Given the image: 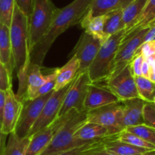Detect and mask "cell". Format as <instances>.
I'll list each match as a JSON object with an SVG mask.
<instances>
[{
	"label": "cell",
	"instance_id": "1",
	"mask_svg": "<svg viewBox=\"0 0 155 155\" xmlns=\"http://www.w3.org/2000/svg\"><path fill=\"white\" fill-rule=\"evenodd\" d=\"M92 0H74L71 3L58 11L45 37L31 53V63L42 65L50 47L59 35L68 28L81 23L87 15Z\"/></svg>",
	"mask_w": 155,
	"mask_h": 155
},
{
	"label": "cell",
	"instance_id": "2",
	"mask_svg": "<svg viewBox=\"0 0 155 155\" xmlns=\"http://www.w3.org/2000/svg\"><path fill=\"white\" fill-rule=\"evenodd\" d=\"M10 38L15 70L18 79V91L16 95L21 101L26 91L27 76L31 64L29 18L16 5H15L12 21L10 26Z\"/></svg>",
	"mask_w": 155,
	"mask_h": 155
},
{
	"label": "cell",
	"instance_id": "3",
	"mask_svg": "<svg viewBox=\"0 0 155 155\" xmlns=\"http://www.w3.org/2000/svg\"><path fill=\"white\" fill-rule=\"evenodd\" d=\"M126 29H123L110 36L104 42L94 59L87 69L92 83L105 81L110 74V65L122 44Z\"/></svg>",
	"mask_w": 155,
	"mask_h": 155
},
{
	"label": "cell",
	"instance_id": "4",
	"mask_svg": "<svg viewBox=\"0 0 155 155\" xmlns=\"http://www.w3.org/2000/svg\"><path fill=\"white\" fill-rule=\"evenodd\" d=\"M86 115L87 111H83L78 112L71 116L56 134L51 142L41 155H56L69 149L91 142L78 140L74 136L76 131L87 123Z\"/></svg>",
	"mask_w": 155,
	"mask_h": 155
},
{
	"label": "cell",
	"instance_id": "5",
	"mask_svg": "<svg viewBox=\"0 0 155 155\" xmlns=\"http://www.w3.org/2000/svg\"><path fill=\"white\" fill-rule=\"evenodd\" d=\"M58 11L52 0H34L33 12L29 18V44L31 53L45 37Z\"/></svg>",
	"mask_w": 155,
	"mask_h": 155
},
{
	"label": "cell",
	"instance_id": "6",
	"mask_svg": "<svg viewBox=\"0 0 155 155\" xmlns=\"http://www.w3.org/2000/svg\"><path fill=\"white\" fill-rule=\"evenodd\" d=\"M105 81V87L113 92L120 101L140 97L130 64L120 71L110 74Z\"/></svg>",
	"mask_w": 155,
	"mask_h": 155
},
{
	"label": "cell",
	"instance_id": "7",
	"mask_svg": "<svg viewBox=\"0 0 155 155\" xmlns=\"http://www.w3.org/2000/svg\"><path fill=\"white\" fill-rule=\"evenodd\" d=\"M54 91L32 100L22 101V109L16 126V135L20 138L28 136L30 131L38 119L46 102Z\"/></svg>",
	"mask_w": 155,
	"mask_h": 155
},
{
	"label": "cell",
	"instance_id": "8",
	"mask_svg": "<svg viewBox=\"0 0 155 155\" xmlns=\"http://www.w3.org/2000/svg\"><path fill=\"white\" fill-rule=\"evenodd\" d=\"M91 83L87 71L76 77L64 98L58 117L63 116L73 109L78 112L85 111L84 108V101L88 91V87Z\"/></svg>",
	"mask_w": 155,
	"mask_h": 155
},
{
	"label": "cell",
	"instance_id": "9",
	"mask_svg": "<svg viewBox=\"0 0 155 155\" xmlns=\"http://www.w3.org/2000/svg\"><path fill=\"white\" fill-rule=\"evenodd\" d=\"M86 120L87 123H97L110 128L117 133L125 130L120 101L88 110L86 115Z\"/></svg>",
	"mask_w": 155,
	"mask_h": 155
},
{
	"label": "cell",
	"instance_id": "10",
	"mask_svg": "<svg viewBox=\"0 0 155 155\" xmlns=\"http://www.w3.org/2000/svg\"><path fill=\"white\" fill-rule=\"evenodd\" d=\"M76 113H78V111L74 109L70 110L63 116L57 117L48 126L32 135L26 155H41L50 144L59 129Z\"/></svg>",
	"mask_w": 155,
	"mask_h": 155
},
{
	"label": "cell",
	"instance_id": "11",
	"mask_svg": "<svg viewBox=\"0 0 155 155\" xmlns=\"http://www.w3.org/2000/svg\"><path fill=\"white\" fill-rule=\"evenodd\" d=\"M74 79L61 90L53 91L48 101L46 102L38 119L34 123L31 130L30 131L28 136L31 137L35 133L38 132L39 131L42 130L43 129L51 124L57 118L59 112L60 110L61 107H62V103H63L64 98H65L68 89L71 87Z\"/></svg>",
	"mask_w": 155,
	"mask_h": 155
},
{
	"label": "cell",
	"instance_id": "12",
	"mask_svg": "<svg viewBox=\"0 0 155 155\" xmlns=\"http://www.w3.org/2000/svg\"><path fill=\"white\" fill-rule=\"evenodd\" d=\"M149 28L150 27L140 30L129 41L121 44L110 65V75L120 71L131 63L135 56L137 50L144 43V37Z\"/></svg>",
	"mask_w": 155,
	"mask_h": 155
},
{
	"label": "cell",
	"instance_id": "13",
	"mask_svg": "<svg viewBox=\"0 0 155 155\" xmlns=\"http://www.w3.org/2000/svg\"><path fill=\"white\" fill-rule=\"evenodd\" d=\"M101 45L102 43L99 40L94 38L87 33L84 32L81 34L74 50L71 52L72 56H76L80 62L78 75L87 71Z\"/></svg>",
	"mask_w": 155,
	"mask_h": 155
},
{
	"label": "cell",
	"instance_id": "14",
	"mask_svg": "<svg viewBox=\"0 0 155 155\" xmlns=\"http://www.w3.org/2000/svg\"><path fill=\"white\" fill-rule=\"evenodd\" d=\"M5 94L6 99L2 114V131L5 135H8L15 130L22 109V101L18 99L12 88L5 91Z\"/></svg>",
	"mask_w": 155,
	"mask_h": 155
},
{
	"label": "cell",
	"instance_id": "15",
	"mask_svg": "<svg viewBox=\"0 0 155 155\" xmlns=\"http://www.w3.org/2000/svg\"><path fill=\"white\" fill-rule=\"evenodd\" d=\"M120 102L123 112V124L125 129L131 126L144 124L143 112L147 102L140 97L125 100Z\"/></svg>",
	"mask_w": 155,
	"mask_h": 155
},
{
	"label": "cell",
	"instance_id": "16",
	"mask_svg": "<svg viewBox=\"0 0 155 155\" xmlns=\"http://www.w3.org/2000/svg\"><path fill=\"white\" fill-rule=\"evenodd\" d=\"M119 101L117 97L105 86L102 87L96 83H91L88 87L84 108L85 111H88Z\"/></svg>",
	"mask_w": 155,
	"mask_h": 155
},
{
	"label": "cell",
	"instance_id": "17",
	"mask_svg": "<svg viewBox=\"0 0 155 155\" xmlns=\"http://www.w3.org/2000/svg\"><path fill=\"white\" fill-rule=\"evenodd\" d=\"M41 67L42 65H37V64H30L28 76H27L26 91L21 101L25 100L34 99V95L37 89L44 85L51 78L56 75V68H54L50 74L44 75L41 71Z\"/></svg>",
	"mask_w": 155,
	"mask_h": 155
},
{
	"label": "cell",
	"instance_id": "18",
	"mask_svg": "<svg viewBox=\"0 0 155 155\" xmlns=\"http://www.w3.org/2000/svg\"><path fill=\"white\" fill-rule=\"evenodd\" d=\"M118 134L116 131L94 123H85L76 131L74 138L84 141L105 139Z\"/></svg>",
	"mask_w": 155,
	"mask_h": 155
},
{
	"label": "cell",
	"instance_id": "19",
	"mask_svg": "<svg viewBox=\"0 0 155 155\" xmlns=\"http://www.w3.org/2000/svg\"><path fill=\"white\" fill-rule=\"evenodd\" d=\"M155 21V0H148L145 8L132 26L126 31L122 44L129 41L138 31L144 28L151 26Z\"/></svg>",
	"mask_w": 155,
	"mask_h": 155
},
{
	"label": "cell",
	"instance_id": "20",
	"mask_svg": "<svg viewBox=\"0 0 155 155\" xmlns=\"http://www.w3.org/2000/svg\"><path fill=\"white\" fill-rule=\"evenodd\" d=\"M79 66V60L76 58V56H72L65 65L61 68H56L55 91L65 87L77 77Z\"/></svg>",
	"mask_w": 155,
	"mask_h": 155
},
{
	"label": "cell",
	"instance_id": "21",
	"mask_svg": "<svg viewBox=\"0 0 155 155\" xmlns=\"http://www.w3.org/2000/svg\"><path fill=\"white\" fill-rule=\"evenodd\" d=\"M0 60L12 74L15 70L14 59L12 50L10 28L0 23Z\"/></svg>",
	"mask_w": 155,
	"mask_h": 155
},
{
	"label": "cell",
	"instance_id": "22",
	"mask_svg": "<svg viewBox=\"0 0 155 155\" xmlns=\"http://www.w3.org/2000/svg\"><path fill=\"white\" fill-rule=\"evenodd\" d=\"M104 24L105 15L93 17L88 12L81 21V25L84 29V32L99 40L102 44L109 38L104 33Z\"/></svg>",
	"mask_w": 155,
	"mask_h": 155
},
{
	"label": "cell",
	"instance_id": "23",
	"mask_svg": "<svg viewBox=\"0 0 155 155\" xmlns=\"http://www.w3.org/2000/svg\"><path fill=\"white\" fill-rule=\"evenodd\" d=\"M115 135L109 138L104 142V148L112 153H114L117 155H141L148 150H151L136 147L128 143L115 139Z\"/></svg>",
	"mask_w": 155,
	"mask_h": 155
},
{
	"label": "cell",
	"instance_id": "24",
	"mask_svg": "<svg viewBox=\"0 0 155 155\" xmlns=\"http://www.w3.org/2000/svg\"><path fill=\"white\" fill-rule=\"evenodd\" d=\"M147 2L148 0H133L123 9L122 21L123 29L127 31L132 26L144 9Z\"/></svg>",
	"mask_w": 155,
	"mask_h": 155
},
{
	"label": "cell",
	"instance_id": "25",
	"mask_svg": "<svg viewBox=\"0 0 155 155\" xmlns=\"http://www.w3.org/2000/svg\"><path fill=\"white\" fill-rule=\"evenodd\" d=\"M8 142L5 145L4 155H26L27 150L31 142V137L20 138L13 132L9 134Z\"/></svg>",
	"mask_w": 155,
	"mask_h": 155
},
{
	"label": "cell",
	"instance_id": "26",
	"mask_svg": "<svg viewBox=\"0 0 155 155\" xmlns=\"http://www.w3.org/2000/svg\"><path fill=\"white\" fill-rule=\"evenodd\" d=\"M116 9H123V0H92L88 13L95 17Z\"/></svg>",
	"mask_w": 155,
	"mask_h": 155
},
{
	"label": "cell",
	"instance_id": "27",
	"mask_svg": "<svg viewBox=\"0 0 155 155\" xmlns=\"http://www.w3.org/2000/svg\"><path fill=\"white\" fill-rule=\"evenodd\" d=\"M123 9H116L105 15L104 33L107 37L123 30Z\"/></svg>",
	"mask_w": 155,
	"mask_h": 155
},
{
	"label": "cell",
	"instance_id": "28",
	"mask_svg": "<svg viewBox=\"0 0 155 155\" xmlns=\"http://www.w3.org/2000/svg\"><path fill=\"white\" fill-rule=\"evenodd\" d=\"M135 80L140 98L147 103H153L155 97V81L142 76H135Z\"/></svg>",
	"mask_w": 155,
	"mask_h": 155
},
{
	"label": "cell",
	"instance_id": "29",
	"mask_svg": "<svg viewBox=\"0 0 155 155\" xmlns=\"http://www.w3.org/2000/svg\"><path fill=\"white\" fill-rule=\"evenodd\" d=\"M115 139L128 143V144L136 146V147H142V148H146L148 150H155V145L147 142L146 141L135 135V134L128 132L126 129L116 134L115 135Z\"/></svg>",
	"mask_w": 155,
	"mask_h": 155
},
{
	"label": "cell",
	"instance_id": "30",
	"mask_svg": "<svg viewBox=\"0 0 155 155\" xmlns=\"http://www.w3.org/2000/svg\"><path fill=\"white\" fill-rule=\"evenodd\" d=\"M126 130L144 140L147 142L155 145V129L150 127L145 124L131 126L126 128Z\"/></svg>",
	"mask_w": 155,
	"mask_h": 155
},
{
	"label": "cell",
	"instance_id": "31",
	"mask_svg": "<svg viewBox=\"0 0 155 155\" xmlns=\"http://www.w3.org/2000/svg\"><path fill=\"white\" fill-rule=\"evenodd\" d=\"M15 5V0H0V23L10 28Z\"/></svg>",
	"mask_w": 155,
	"mask_h": 155
},
{
	"label": "cell",
	"instance_id": "32",
	"mask_svg": "<svg viewBox=\"0 0 155 155\" xmlns=\"http://www.w3.org/2000/svg\"><path fill=\"white\" fill-rule=\"evenodd\" d=\"M109 138H110V137H109ZM109 138H105V139L91 141V142L87 143V144H83V145L81 146H78V147H74V148L65 150V151L59 153L56 155H83L84 153H85L86 152L89 151V150H92V149L95 148V147H99V146L102 145L104 143V141L107 139H108Z\"/></svg>",
	"mask_w": 155,
	"mask_h": 155
},
{
	"label": "cell",
	"instance_id": "33",
	"mask_svg": "<svg viewBox=\"0 0 155 155\" xmlns=\"http://www.w3.org/2000/svg\"><path fill=\"white\" fill-rule=\"evenodd\" d=\"M12 74L0 60V89L4 91H7L12 88Z\"/></svg>",
	"mask_w": 155,
	"mask_h": 155
},
{
	"label": "cell",
	"instance_id": "34",
	"mask_svg": "<svg viewBox=\"0 0 155 155\" xmlns=\"http://www.w3.org/2000/svg\"><path fill=\"white\" fill-rule=\"evenodd\" d=\"M144 124L155 129V104L146 103L143 112Z\"/></svg>",
	"mask_w": 155,
	"mask_h": 155
},
{
	"label": "cell",
	"instance_id": "35",
	"mask_svg": "<svg viewBox=\"0 0 155 155\" xmlns=\"http://www.w3.org/2000/svg\"><path fill=\"white\" fill-rule=\"evenodd\" d=\"M138 54L142 55L144 59L155 56V41L143 43L137 50L135 56Z\"/></svg>",
	"mask_w": 155,
	"mask_h": 155
},
{
	"label": "cell",
	"instance_id": "36",
	"mask_svg": "<svg viewBox=\"0 0 155 155\" xmlns=\"http://www.w3.org/2000/svg\"><path fill=\"white\" fill-rule=\"evenodd\" d=\"M56 75L51 78L48 81H47L44 85H42L41 87H39L37 89V91L35 92V94L34 95V99L39 97L43 96V95L47 94L54 91L55 85H56Z\"/></svg>",
	"mask_w": 155,
	"mask_h": 155
},
{
	"label": "cell",
	"instance_id": "37",
	"mask_svg": "<svg viewBox=\"0 0 155 155\" xmlns=\"http://www.w3.org/2000/svg\"><path fill=\"white\" fill-rule=\"evenodd\" d=\"M18 8L29 18L33 12L34 0H15Z\"/></svg>",
	"mask_w": 155,
	"mask_h": 155
},
{
	"label": "cell",
	"instance_id": "38",
	"mask_svg": "<svg viewBox=\"0 0 155 155\" xmlns=\"http://www.w3.org/2000/svg\"><path fill=\"white\" fill-rule=\"evenodd\" d=\"M144 58L142 55L138 54L134 57L132 61L130 63L131 70L135 76H141V66H142L143 62L144 61Z\"/></svg>",
	"mask_w": 155,
	"mask_h": 155
},
{
	"label": "cell",
	"instance_id": "39",
	"mask_svg": "<svg viewBox=\"0 0 155 155\" xmlns=\"http://www.w3.org/2000/svg\"><path fill=\"white\" fill-rule=\"evenodd\" d=\"M104 142H105V141H104ZM83 155H117V154H116V153H112V152L106 150V149L104 148V143L102 145L99 146V147H95V148L86 152V153H84Z\"/></svg>",
	"mask_w": 155,
	"mask_h": 155
},
{
	"label": "cell",
	"instance_id": "40",
	"mask_svg": "<svg viewBox=\"0 0 155 155\" xmlns=\"http://www.w3.org/2000/svg\"><path fill=\"white\" fill-rule=\"evenodd\" d=\"M145 59H147L150 66V79L155 81V56H150Z\"/></svg>",
	"mask_w": 155,
	"mask_h": 155
},
{
	"label": "cell",
	"instance_id": "41",
	"mask_svg": "<svg viewBox=\"0 0 155 155\" xmlns=\"http://www.w3.org/2000/svg\"><path fill=\"white\" fill-rule=\"evenodd\" d=\"M8 135H5L2 131V123H0V155H4L5 148V141Z\"/></svg>",
	"mask_w": 155,
	"mask_h": 155
},
{
	"label": "cell",
	"instance_id": "42",
	"mask_svg": "<svg viewBox=\"0 0 155 155\" xmlns=\"http://www.w3.org/2000/svg\"><path fill=\"white\" fill-rule=\"evenodd\" d=\"M5 99H6V94H5V91L0 89V123H2V114H3Z\"/></svg>",
	"mask_w": 155,
	"mask_h": 155
},
{
	"label": "cell",
	"instance_id": "43",
	"mask_svg": "<svg viewBox=\"0 0 155 155\" xmlns=\"http://www.w3.org/2000/svg\"><path fill=\"white\" fill-rule=\"evenodd\" d=\"M152 41H155V24L150 26V28L144 37V43Z\"/></svg>",
	"mask_w": 155,
	"mask_h": 155
},
{
	"label": "cell",
	"instance_id": "44",
	"mask_svg": "<svg viewBox=\"0 0 155 155\" xmlns=\"http://www.w3.org/2000/svg\"><path fill=\"white\" fill-rule=\"evenodd\" d=\"M141 76L150 79V66L147 59H144L141 66Z\"/></svg>",
	"mask_w": 155,
	"mask_h": 155
},
{
	"label": "cell",
	"instance_id": "45",
	"mask_svg": "<svg viewBox=\"0 0 155 155\" xmlns=\"http://www.w3.org/2000/svg\"><path fill=\"white\" fill-rule=\"evenodd\" d=\"M141 155H155V150H148V151L145 152V153H142V154Z\"/></svg>",
	"mask_w": 155,
	"mask_h": 155
},
{
	"label": "cell",
	"instance_id": "46",
	"mask_svg": "<svg viewBox=\"0 0 155 155\" xmlns=\"http://www.w3.org/2000/svg\"><path fill=\"white\" fill-rule=\"evenodd\" d=\"M130 3V0H123V9Z\"/></svg>",
	"mask_w": 155,
	"mask_h": 155
},
{
	"label": "cell",
	"instance_id": "47",
	"mask_svg": "<svg viewBox=\"0 0 155 155\" xmlns=\"http://www.w3.org/2000/svg\"><path fill=\"white\" fill-rule=\"evenodd\" d=\"M153 104H155V97H153Z\"/></svg>",
	"mask_w": 155,
	"mask_h": 155
},
{
	"label": "cell",
	"instance_id": "48",
	"mask_svg": "<svg viewBox=\"0 0 155 155\" xmlns=\"http://www.w3.org/2000/svg\"><path fill=\"white\" fill-rule=\"evenodd\" d=\"M154 24H155V21H154L153 22V24H152V25H154Z\"/></svg>",
	"mask_w": 155,
	"mask_h": 155
}]
</instances>
